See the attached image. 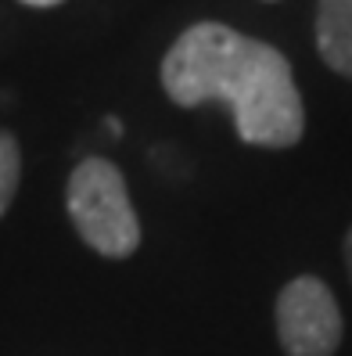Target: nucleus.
Wrapping results in <instances>:
<instances>
[{
    "instance_id": "6",
    "label": "nucleus",
    "mask_w": 352,
    "mask_h": 356,
    "mask_svg": "<svg viewBox=\"0 0 352 356\" xmlns=\"http://www.w3.org/2000/svg\"><path fill=\"white\" fill-rule=\"evenodd\" d=\"M345 270H349V281H352V227L345 234Z\"/></svg>"
},
{
    "instance_id": "5",
    "label": "nucleus",
    "mask_w": 352,
    "mask_h": 356,
    "mask_svg": "<svg viewBox=\"0 0 352 356\" xmlns=\"http://www.w3.org/2000/svg\"><path fill=\"white\" fill-rule=\"evenodd\" d=\"M18 180H22V148H18L15 134L0 130V220L18 195Z\"/></svg>"
},
{
    "instance_id": "7",
    "label": "nucleus",
    "mask_w": 352,
    "mask_h": 356,
    "mask_svg": "<svg viewBox=\"0 0 352 356\" xmlns=\"http://www.w3.org/2000/svg\"><path fill=\"white\" fill-rule=\"evenodd\" d=\"M18 4H26V8H58V4H65V0H18Z\"/></svg>"
},
{
    "instance_id": "2",
    "label": "nucleus",
    "mask_w": 352,
    "mask_h": 356,
    "mask_svg": "<svg viewBox=\"0 0 352 356\" xmlns=\"http://www.w3.org/2000/svg\"><path fill=\"white\" fill-rule=\"evenodd\" d=\"M65 209L83 245L105 259H130L140 248V220L126 177L112 159H83L65 187Z\"/></svg>"
},
{
    "instance_id": "4",
    "label": "nucleus",
    "mask_w": 352,
    "mask_h": 356,
    "mask_svg": "<svg viewBox=\"0 0 352 356\" xmlns=\"http://www.w3.org/2000/svg\"><path fill=\"white\" fill-rule=\"evenodd\" d=\"M317 51L330 72L352 79V0L317 4Z\"/></svg>"
},
{
    "instance_id": "1",
    "label": "nucleus",
    "mask_w": 352,
    "mask_h": 356,
    "mask_svg": "<svg viewBox=\"0 0 352 356\" xmlns=\"http://www.w3.org/2000/svg\"><path fill=\"white\" fill-rule=\"evenodd\" d=\"M162 90L180 108L223 101L252 148H295L305 134L299 83L277 47L223 22H194L162 58Z\"/></svg>"
},
{
    "instance_id": "3",
    "label": "nucleus",
    "mask_w": 352,
    "mask_h": 356,
    "mask_svg": "<svg viewBox=\"0 0 352 356\" xmlns=\"http://www.w3.org/2000/svg\"><path fill=\"white\" fill-rule=\"evenodd\" d=\"M274 321L287 356H335L345 334L335 291L313 274H302L280 288Z\"/></svg>"
}]
</instances>
